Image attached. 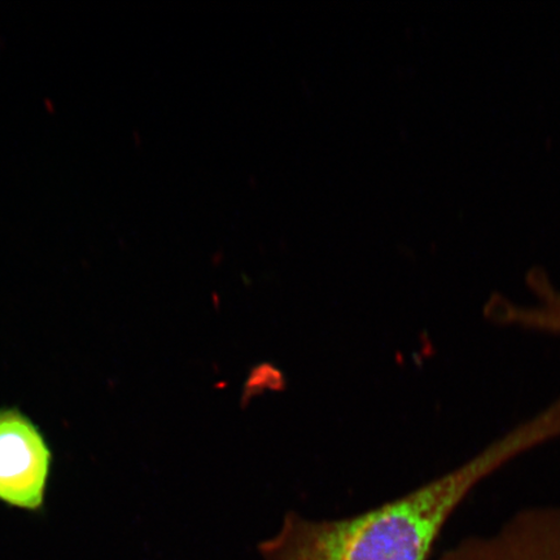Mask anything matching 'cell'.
Wrapping results in <instances>:
<instances>
[{
  "label": "cell",
  "instance_id": "6da1fadb",
  "mask_svg": "<svg viewBox=\"0 0 560 560\" xmlns=\"http://www.w3.org/2000/svg\"><path fill=\"white\" fill-rule=\"evenodd\" d=\"M550 430L532 417L474 457L412 492L342 521L284 517L260 545L264 560H425L462 503L481 482L521 455L549 443Z\"/></svg>",
  "mask_w": 560,
  "mask_h": 560
},
{
  "label": "cell",
  "instance_id": "7a4b0ae2",
  "mask_svg": "<svg viewBox=\"0 0 560 560\" xmlns=\"http://www.w3.org/2000/svg\"><path fill=\"white\" fill-rule=\"evenodd\" d=\"M51 466V447L39 427L19 409H0V502L39 511Z\"/></svg>",
  "mask_w": 560,
  "mask_h": 560
},
{
  "label": "cell",
  "instance_id": "3957f363",
  "mask_svg": "<svg viewBox=\"0 0 560 560\" xmlns=\"http://www.w3.org/2000/svg\"><path fill=\"white\" fill-rule=\"evenodd\" d=\"M440 560H560V508L524 509L497 534L466 538Z\"/></svg>",
  "mask_w": 560,
  "mask_h": 560
},
{
  "label": "cell",
  "instance_id": "277c9868",
  "mask_svg": "<svg viewBox=\"0 0 560 560\" xmlns=\"http://www.w3.org/2000/svg\"><path fill=\"white\" fill-rule=\"evenodd\" d=\"M558 331L560 332V314H559V318H558Z\"/></svg>",
  "mask_w": 560,
  "mask_h": 560
}]
</instances>
